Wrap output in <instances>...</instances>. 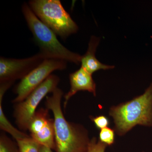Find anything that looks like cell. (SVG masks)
Here are the masks:
<instances>
[{"instance_id":"6da1fadb","label":"cell","mask_w":152,"mask_h":152,"mask_svg":"<svg viewBox=\"0 0 152 152\" xmlns=\"http://www.w3.org/2000/svg\"><path fill=\"white\" fill-rule=\"evenodd\" d=\"M63 95L62 90L57 88L46 99V107L53 115L55 150L56 152H87L91 140L88 131L83 125L66 119L61 105Z\"/></svg>"},{"instance_id":"7a4b0ae2","label":"cell","mask_w":152,"mask_h":152,"mask_svg":"<svg viewBox=\"0 0 152 152\" xmlns=\"http://www.w3.org/2000/svg\"><path fill=\"white\" fill-rule=\"evenodd\" d=\"M115 131L123 136L137 125L152 127V83L140 96L110 108Z\"/></svg>"},{"instance_id":"3957f363","label":"cell","mask_w":152,"mask_h":152,"mask_svg":"<svg viewBox=\"0 0 152 152\" xmlns=\"http://www.w3.org/2000/svg\"><path fill=\"white\" fill-rule=\"evenodd\" d=\"M22 10L29 29L39 49V53L45 59H55L77 65L80 64L82 56L63 45L56 34L38 18L28 4H23Z\"/></svg>"},{"instance_id":"277c9868","label":"cell","mask_w":152,"mask_h":152,"mask_svg":"<svg viewBox=\"0 0 152 152\" xmlns=\"http://www.w3.org/2000/svg\"><path fill=\"white\" fill-rule=\"evenodd\" d=\"M28 4L38 18L63 39L78 31L60 0H31Z\"/></svg>"},{"instance_id":"5b68a950","label":"cell","mask_w":152,"mask_h":152,"mask_svg":"<svg viewBox=\"0 0 152 152\" xmlns=\"http://www.w3.org/2000/svg\"><path fill=\"white\" fill-rule=\"evenodd\" d=\"M60 80L58 76L52 74L24 100L15 104L14 117L16 124L20 130H28L29 124L39 104L48 94L53 93L58 88Z\"/></svg>"},{"instance_id":"8992f818","label":"cell","mask_w":152,"mask_h":152,"mask_svg":"<svg viewBox=\"0 0 152 152\" xmlns=\"http://www.w3.org/2000/svg\"><path fill=\"white\" fill-rule=\"evenodd\" d=\"M67 62L55 59H46L38 66L21 80L15 88L16 97L12 101L14 104L24 100L34 90L37 88L55 71L65 69Z\"/></svg>"},{"instance_id":"52a82bcc","label":"cell","mask_w":152,"mask_h":152,"mask_svg":"<svg viewBox=\"0 0 152 152\" xmlns=\"http://www.w3.org/2000/svg\"><path fill=\"white\" fill-rule=\"evenodd\" d=\"M45 60L40 54L23 59L0 58V83L13 84L23 78Z\"/></svg>"},{"instance_id":"ba28073f","label":"cell","mask_w":152,"mask_h":152,"mask_svg":"<svg viewBox=\"0 0 152 152\" xmlns=\"http://www.w3.org/2000/svg\"><path fill=\"white\" fill-rule=\"evenodd\" d=\"M28 130L30 137L41 145L56 149L54 121L46 108L37 110L30 121Z\"/></svg>"},{"instance_id":"9c48e42d","label":"cell","mask_w":152,"mask_h":152,"mask_svg":"<svg viewBox=\"0 0 152 152\" xmlns=\"http://www.w3.org/2000/svg\"><path fill=\"white\" fill-rule=\"evenodd\" d=\"M70 89L64 96V108L65 110L68 102L73 96L80 91H87L95 96L96 94V84L92 75L81 67L79 69L69 75Z\"/></svg>"},{"instance_id":"30bf717a","label":"cell","mask_w":152,"mask_h":152,"mask_svg":"<svg viewBox=\"0 0 152 152\" xmlns=\"http://www.w3.org/2000/svg\"><path fill=\"white\" fill-rule=\"evenodd\" d=\"M100 40V38L92 36L90 38L86 53L82 56L81 60V67L91 75L100 70H106L115 68L114 66L104 64L96 58L95 54Z\"/></svg>"},{"instance_id":"8fae6325","label":"cell","mask_w":152,"mask_h":152,"mask_svg":"<svg viewBox=\"0 0 152 152\" xmlns=\"http://www.w3.org/2000/svg\"><path fill=\"white\" fill-rule=\"evenodd\" d=\"M4 96L0 95V128L2 130L7 132L11 135L16 141L28 137L29 136L26 133L19 130L11 124L7 118L3 110L2 102Z\"/></svg>"},{"instance_id":"7c38bea8","label":"cell","mask_w":152,"mask_h":152,"mask_svg":"<svg viewBox=\"0 0 152 152\" xmlns=\"http://www.w3.org/2000/svg\"><path fill=\"white\" fill-rule=\"evenodd\" d=\"M19 152H39L41 145L30 136L16 141Z\"/></svg>"},{"instance_id":"4fadbf2b","label":"cell","mask_w":152,"mask_h":152,"mask_svg":"<svg viewBox=\"0 0 152 152\" xmlns=\"http://www.w3.org/2000/svg\"><path fill=\"white\" fill-rule=\"evenodd\" d=\"M0 152H19L17 144L3 133L0 136Z\"/></svg>"},{"instance_id":"5bb4252c","label":"cell","mask_w":152,"mask_h":152,"mask_svg":"<svg viewBox=\"0 0 152 152\" xmlns=\"http://www.w3.org/2000/svg\"><path fill=\"white\" fill-rule=\"evenodd\" d=\"M115 130L108 127L102 129L99 134V140L107 146L111 145L115 142Z\"/></svg>"},{"instance_id":"9a60e30c","label":"cell","mask_w":152,"mask_h":152,"mask_svg":"<svg viewBox=\"0 0 152 152\" xmlns=\"http://www.w3.org/2000/svg\"><path fill=\"white\" fill-rule=\"evenodd\" d=\"M107 146L106 144L97 140L96 138H92L90 140L87 152H105Z\"/></svg>"},{"instance_id":"2e32d148","label":"cell","mask_w":152,"mask_h":152,"mask_svg":"<svg viewBox=\"0 0 152 152\" xmlns=\"http://www.w3.org/2000/svg\"><path fill=\"white\" fill-rule=\"evenodd\" d=\"M91 120L96 128L99 129L108 127L110 122L108 118L104 115H99L95 117H91Z\"/></svg>"},{"instance_id":"e0dca14e","label":"cell","mask_w":152,"mask_h":152,"mask_svg":"<svg viewBox=\"0 0 152 152\" xmlns=\"http://www.w3.org/2000/svg\"><path fill=\"white\" fill-rule=\"evenodd\" d=\"M51 149L45 146L41 145L39 152H53Z\"/></svg>"},{"instance_id":"ac0fdd59","label":"cell","mask_w":152,"mask_h":152,"mask_svg":"<svg viewBox=\"0 0 152 152\" xmlns=\"http://www.w3.org/2000/svg\"></svg>"}]
</instances>
